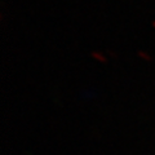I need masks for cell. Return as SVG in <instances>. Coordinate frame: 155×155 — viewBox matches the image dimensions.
Listing matches in <instances>:
<instances>
[{
    "instance_id": "obj_1",
    "label": "cell",
    "mask_w": 155,
    "mask_h": 155,
    "mask_svg": "<svg viewBox=\"0 0 155 155\" xmlns=\"http://www.w3.org/2000/svg\"><path fill=\"white\" fill-rule=\"evenodd\" d=\"M92 57H93L96 61H98V62H106V61H107V58L104 56V53L97 52V51L96 52H92Z\"/></svg>"
},
{
    "instance_id": "obj_2",
    "label": "cell",
    "mask_w": 155,
    "mask_h": 155,
    "mask_svg": "<svg viewBox=\"0 0 155 155\" xmlns=\"http://www.w3.org/2000/svg\"><path fill=\"white\" fill-rule=\"evenodd\" d=\"M138 57L140 58H142V60H145L146 62H150L151 61V57H150V54H147L146 52H143V51H138Z\"/></svg>"
},
{
    "instance_id": "obj_3",
    "label": "cell",
    "mask_w": 155,
    "mask_h": 155,
    "mask_svg": "<svg viewBox=\"0 0 155 155\" xmlns=\"http://www.w3.org/2000/svg\"><path fill=\"white\" fill-rule=\"evenodd\" d=\"M153 26H154V27H155V21H154V22H153Z\"/></svg>"
}]
</instances>
